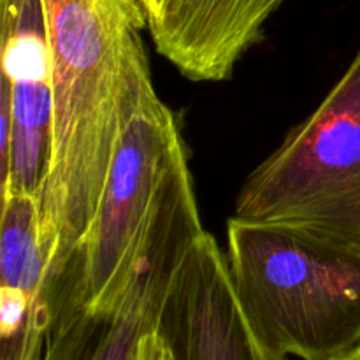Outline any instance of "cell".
<instances>
[{
	"label": "cell",
	"instance_id": "cell-9",
	"mask_svg": "<svg viewBox=\"0 0 360 360\" xmlns=\"http://www.w3.org/2000/svg\"><path fill=\"white\" fill-rule=\"evenodd\" d=\"M49 329L39 199L11 193L0 217V360H44Z\"/></svg>",
	"mask_w": 360,
	"mask_h": 360
},
{
	"label": "cell",
	"instance_id": "cell-3",
	"mask_svg": "<svg viewBox=\"0 0 360 360\" xmlns=\"http://www.w3.org/2000/svg\"><path fill=\"white\" fill-rule=\"evenodd\" d=\"M234 218L360 248V48L315 111L246 178Z\"/></svg>",
	"mask_w": 360,
	"mask_h": 360
},
{
	"label": "cell",
	"instance_id": "cell-5",
	"mask_svg": "<svg viewBox=\"0 0 360 360\" xmlns=\"http://www.w3.org/2000/svg\"><path fill=\"white\" fill-rule=\"evenodd\" d=\"M202 232L185 151L158 190L122 292L104 304L53 316L44 360H136L146 334L160 326L176 273Z\"/></svg>",
	"mask_w": 360,
	"mask_h": 360
},
{
	"label": "cell",
	"instance_id": "cell-7",
	"mask_svg": "<svg viewBox=\"0 0 360 360\" xmlns=\"http://www.w3.org/2000/svg\"><path fill=\"white\" fill-rule=\"evenodd\" d=\"M158 330L176 360H287L257 333L236 292L227 255L206 231L176 273Z\"/></svg>",
	"mask_w": 360,
	"mask_h": 360
},
{
	"label": "cell",
	"instance_id": "cell-8",
	"mask_svg": "<svg viewBox=\"0 0 360 360\" xmlns=\"http://www.w3.org/2000/svg\"><path fill=\"white\" fill-rule=\"evenodd\" d=\"M285 0H165L148 32L190 81H225Z\"/></svg>",
	"mask_w": 360,
	"mask_h": 360
},
{
	"label": "cell",
	"instance_id": "cell-1",
	"mask_svg": "<svg viewBox=\"0 0 360 360\" xmlns=\"http://www.w3.org/2000/svg\"><path fill=\"white\" fill-rule=\"evenodd\" d=\"M53 84V146L39 199L48 288L86 232L120 130L150 72L141 0H42Z\"/></svg>",
	"mask_w": 360,
	"mask_h": 360
},
{
	"label": "cell",
	"instance_id": "cell-4",
	"mask_svg": "<svg viewBox=\"0 0 360 360\" xmlns=\"http://www.w3.org/2000/svg\"><path fill=\"white\" fill-rule=\"evenodd\" d=\"M185 151L174 111L158 97L151 72L144 74L123 118L94 218L49 290L51 320L65 309L104 304L122 292L158 190Z\"/></svg>",
	"mask_w": 360,
	"mask_h": 360
},
{
	"label": "cell",
	"instance_id": "cell-10",
	"mask_svg": "<svg viewBox=\"0 0 360 360\" xmlns=\"http://www.w3.org/2000/svg\"><path fill=\"white\" fill-rule=\"evenodd\" d=\"M136 360H176V357L171 345L157 329L153 333L146 334V338L141 343L139 352H137Z\"/></svg>",
	"mask_w": 360,
	"mask_h": 360
},
{
	"label": "cell",
	"instance_id": "cell-2",
	"mask_svg": "<svg viewBox=\"0 0 360 360\" xmlns=\"http://www.w3.org/2000/svg\"><path fill=\"white\" fill-rule=\"evenodd\" d=\"M225 255L246 315L274 352L329 360L360 343L357 246L232 217Z\"/></svg>",
	"mask_w": 360,
	"mask_h": 360
},
{
	"label": "cell",
	"instance_id": "cell-11",
	"mask_svg": "<svg viewBox=\"0 0 360 360\" xmlns=\"http://www.w3.org/2000/svg\"><path fill=\"white\" fill-rule=\"evenodd\" d=\"M164 2L165 0H141V4H143L144 11H146L148 14V23L157 16L158 11H160L162 6H164Z\"/></svg>",
	"mask_w": 360,
	"mask_h": 360
},
{
	"label": "cell",
	"instance_id": "cell-12",
	"mask_svg": "<svg viewBox=\"0 0 360 360\" xmlns=\"http://www.w3.org/2000/svg\"><path fill=\"white\" fill-rule=\"evenodd\" d=\"M329 360H360V343L355 345V347H352L350 350L343 352V354L336 355V357Z\"/></svg>",
	"mask_w": 360,
	"mask_h": 360
},
{
	"label": "cell",
	"instance_id": "cell-6",
	"mask_svg": "<svg viewBox=\"0 0 360 360\" xmlns=\"http://www.w3.org/2000/svg\"><path fill=\"white\" fill-rule=\"evenodd\" d=\"M2 81L9 102L11 137L0 165V197L41 199L53 146V84L42 0H0Z\"/></svg>",
	"mask_w": 360,
	"mask_h": 360
}]
</instances>
